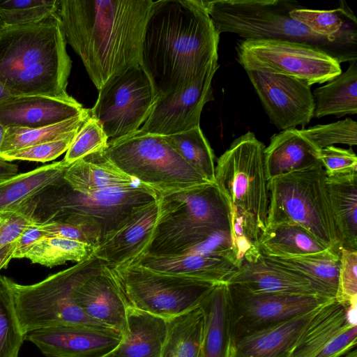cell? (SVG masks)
<instances>
[{
    "instance_id": "cell-1",
    "label": "cell",
    "mask_w": 357,
    "mask_h": 357,
    "mask_svg": "<svg viewBox=\"0 0 357 357\" xmlns=\"http://www.w3.org/2000/svg\"><path fill=\"white\" fill-rule=\"evenodd\" d=\"M219 38L203 0L153 1L140 65L158 98L188 86L218 61Z\"/></svg>"
},
{
    "instance_id": "cell-2",
    "label": "cell",
    "mask_w": 357,
    "mask_h": 357,
    "mask_svg": "<svg viewBox=\"0 0 357 357\" xmlns=\"http://www.w3.org/2000/svg\"><path fill=\"white\" fill-rule=\"evenodd\" d=\"M152 0H59L66 43L99 91L112 77L140 65Z\"/></svg>"
},
{
    "instance_id": "cell-3",
    "label": "cell",
    "mask_w": 357,
    "mask_h": 357,
    "mask_svg": "<svg viewBox=\"0 0 357 357\" xmlns=\"http://www.w3.org/2000/svg\"><path fill=\"white\" fill-rule=\"evenodd\" d=\"M158 201V220L141 254L208 253L234 260L231 206L215 182L160 194Z\"/></svg>"
},
{
    "instance_id": "cell-4",
    "label": "cell",
    "mask_w": 357,
    "mask_h": 357,
    "mask_svg": "<svg viewBox=\"0 0 357 357\" xmlns=\"http://www.w3.org/2000/svg\"><path fill=\"white\" fill-rule=\"evenodd\" d=\"M57 13L40 22L0 25V82L14 96L73 99L72 61Z\"/></svg>"
},
{
    "instance_id": "cell-5",
    "label": "cell",
    "mask_w": 357,
    "mask_h": 357,
    "mask_svg": "<svg viewBox=\"0 0 357 357\" xmlns=\"http://www.w3.org/2000/svg\"><path fill=\"white\" fill-rule=\"evenodd\" d=\"M215 29L232 33L244 40L278 39L316 47L340 63L357 60V27L337 36L314 33L294 20L289 12L303 8L289 0L203 1Z\"/></svg>"
},
{
    "instance_id": "cell-6",
    "label": "cell",
    "mask_w": 357,
    "mask_h": 357,
    "mask_svg": "<svg viewBox=\"0 0 357 357\" xmlns=\"http://www.w3.org/2000/svg\"><path fill=\"white\" fill-rule=\"evenodd\" d=\"M158 198L155 190L142 183L130 189L82 193L65 181L36 197L33 218L38 222L62 221L79 225L95 234L100 242L136 209Z\"/></svg>"
},
{
    "instance_id": "cell-7",
    "label": "cell",
    "mask_w": 357,
    "mask_h": 357,
    "mask_svg": "<svg viewBox=\"0 0 357 357\" xmlns=\"http://www.w3.org/2000/svg\"><path fill=\"white\" fill-rule=\"evenodd\" d=\"M104 264V261L93 255L32 284H21L3 276L11 294L22 331L26 334L34 330L63 324L102 326L84 313L75 303L74 294L86 280L100 271Z\"/></svg>"
},
{
    "instance_id": "cell-8",
    "label": "cell",
    "mask_w": 357,
    "mask_h": 357,
    "mask_svg": "<svg viewBox=\"0 0 357 357\" xmlns=\"http://www.w3.org/2000/svg\"><path fill=\"white\" fill-rule=\"evenodd\" d=\"M267 226L296 224L331 249L340 252L326 175L321 165L268 181Z\"/></svg>"
},
{
    "instance_id": "cell-9",
    "label": "cell",
    "mask_w": 357,
    "mask_h": 357,
    "mask_svg": "<svg viewBox=\"0 0 357 357\" xmlns=\"http://www.w3.org/2000/svg\"><path fill=\"white\" fill-rule=\"evenodd\" d=\"M103 153L116 167L158 195L210 183L165 140L140 129L108 140Z\"/></svg>"
},
{
    "instance_id": "cell-10",
    "label": "cell",
    "mask_w": 357,
    "mask_h": 357,
    "mask_svg": "<svg viewBox=\"0 0 357 357\" xmlns=\"http://www.w3.org/2000/svg\"><path fill=\"white\" fill-rule=\"evenodd\" d=\"M107 267L128 307L166 320L198 307L218 284L128 263Z\"/></svg>"
},
{
    "instance_id": "cell-11",
    "label": "cell",
    "mask_w": 357,
    "mask_h": 357,
    "mask_svg": "<svg viewBox=\"0 0 357 357\" xmlns=\"http://www.w3.org/2000/svg\"><path fill=\"white\" fill-rule=\"evenodd\" d=\"M264 148L249 131L233 141L215 167V183L229 204L251 216L261 232L266 228L269 204Z\"/></svg>"
},
{
    "instance_id": "cell-12",
    "label": "cell",
    "mask_w": 357,
    "mask_h": 357,
    "mask_svg": "<svg viewBox=\"0 0 357 357\" xmlns=\"http://www.w3.org/2000/svg\"><path fill=\"white\" fill-rule=\"evenodd\" d=\"M237 58L245 70L285 75L309 86L328 82L342 73L340 63L307 44L278 39L243 40Z\"/></svg>"
},
{
    "instance_id": "cell-13",
    "label": "cell",
    "mask_w": 357,
    "mask_h": 357,
    "mask_svg": "<svg viewBox=\"0 0 357 357\" xmlns=\"http://www.w3.org/2000/svg\"><path fill=\"white\" fill-rule=\"evenodd\" d=\"M157 100L150 78L138 65L114 75L102 86L90 115L109 139H116L139 130Z\"/></svg>"
},
{
    "instance_id": "cell-14",
    "label": "cell",
    "mask_w": 357,
    "mask_h": 357,
    "mask_svg": "<svg viewBox=\"0 0 357 357\" xmlns=\"http://www.w3.org/2000/svg\"><path fill=\"white\" fill-rule=\"evenodd\" d=\"M227 297L231 344L333 300L320 296L255 293L236 284H227Z\"/></svg>"
},
{
    "instance_id": "cell-15",
    "label": "cell",
    "mask_w": 357,
    "mask_h": 357,
    "mask_svg": "<svg viewBox=\"0 0 357 357\" xmlns=\"http://www.w3.org/2000/svg\"><path fill=\"white\" fill-rule=\"evenodd\" d=\"M271 122L284 130L305 127L313 118L310 86L285 75L245 70Z\"/></svg>"
},
{
    "instance_id": "cell-16",
    "label": "cell",
    "mask_w": 357,
    "mask_h": 357,
    "mask_svg": "<svg viewBox=\"0 0 357 357\" xmlns=\"http://www.w3.org/2000/svg\"><path fill=\"white\" fill-rule=\"evenodd\" d=\"M218 67V61H213L188 86L158 98L139 129L144 132L167 136L200 126L202 109L213 99L212 79Z\"/></svg>"
},
{
    "instance_id": "cell-17",
    "label": "cell",
    "mask_w": 357,
    "mask_h": 357,
    "mask_svg": "<svg viewBox=\"0 0 357 357\" xmlns=\"http://www.w3.org/2000/svg\"><path fill=\"white\" fill-rule=\"evenodd\" d=\"M47 357H101L113 351L121 333L109 328L85 324H63L27 333Z\"/></svg>"
},
{
    "instance_id": "cell-18",
    "label": "cell",
    "mask_w": 357,
    "mask_h": 357,
    "mask_svg": "<svg viewBox=\"0 0 357 357\" xmlns=\"http://www.w3.org/2000/svg\"><path fill=\"white\" fill-rule=\"evenodd\" d=\"M158 210V199L136 209L119 227L102 238L93 255L109 266L132 261L150 241Z\"/></svg>"
},
{
    "instance_id": "cell-19",
    "label": "cell",
    "mask_w": 357,
    "mask_h": 357,
    "mask_svg": "<svg viewBox=\"0 0 357 357\" xmlns=\"http://www.w3.org/2000/svg\"><path fill=\"white\" fill-rule=\"evenodd\" d=\"M324 305L241 337L231 344L230 357H291Z\"/></svg>"
},
{
    "instance_id": "cell-20",
    "label": "cell",
    "mask_w": 357,
    "mask_h": 357,
    "mask_svg": "<svg viewBox=\"0 0 357 357\" xmlns=\"http://www.w3.org/2000/svg\"><path fill=\"white\" fill-rule=\"evenodd\" d=\"M74 298L84 313L98 324L121 334L126 331L128 306L105 263L76 289Z\"/></svg>"
},
{
    "instance_id": "cell-21",
    "label": "cell",
    "mask_w": 357,
    "mask_h": 357,
    "mask_svg": "<svg viewBox=\"0 0 357 357\" xmlns=\"http://www.w3.org/2000/svg\"><path fill=\"white\" fill-rule=\"evenodd\" d=\"M85 109L75 98L14 96L0 104V122L6 128H39L79 116Z\"/></svg>"
},
{
    "instance_id": "cell-22",
    "label": "cell",
    "mask_w": 357,
    "mask_h": 357,
    "mask_svg": "<svg viewBox=\"0 0 357 357\" xmlns=\"http://www.w3.org/2000/svg\"><path fill=\"white\" fill-rule=\"evenodd\" d=\"M227 284H238L255 293L322 296L307 278L262 255L254 263L244 262Z\"/></svg>"
},
{
    "instance_id": "cell-23",
    "label": "cell",
    "mask_w": 357,
    "mask_h": 357,
    "mask_svg": "<svg viewBox=\"0 0 357 357\" xmlns=\"http://www.w3.org/2000/svg\"><path fill=\"white\" fill-rule=\"evenodd\" d=\"M128 264L142 266L155 271L193 278L215 284L227 283L238 270V268L227 258L212 254L197 252L175 255L141 254Z\"/></svg>"
},
{
    "instance_id": "cell-24",
    "label": "cell",
    "mask_w": 357,
    "mask_h": 357,
    "mask_svg": "<svg viewBox=\"0 0 357 357\" xmlns=\"http://www.w3.org/2000/svg\"><path fill=\"white\" fill-rule=\"evenodd\" d=\"M319 151L296 128L273 135L264 150V165L267 181L273 178L321 165Z\"/></svg>"
},
{
    "instance_id": "cell-25",
    "label": "cell",
    "mask_w": 357,
    "mask_h": 357,
    "mask_svg": "<svg viewBox=\"0 0 357 357\" xmlns=\"http://www.w3.org/2000/svg\"><path fill=\"white\" fill-rule=\"evenodd\" d=\"M68 165L62 160L0 182V216L17 211L47 190L63 183Z\"/></svg>"
},
{
    "instance_id": "cell-26",
    "label": "cell",
    "mask_w": 357,
    "mask_h": 357,
    "mask_svg": "<svg viewBox=\"0 0 357 357\" xmlns=\"http://www.w3.org/2000/svg\"><path fill=\"white\" fill-rule=\"evenodd\" d=\"M103 151L87 155L66 168L63 178L74 190L90 193L110 189H130L142 183L112 164Z\"/></svg>"
},
{
    "instance_id": "cell-27",
    "label": "cell",
    "mask_w": 357,
    "mask_h": 357,
    "mask_svg": "<svg viewBox=\"0 0 357 357\" xmlns=\"http://www.w3.org/2000/svg\"><path fill=\"white\" fill-rule=\"evenodd\" d=\"M127 326L113 351L116 357H160L167 336V321L128 307Z\"/></svg>"
},
{
    "instance_id": "cell-28",
    "label": "cell",
    "mask_w": 357,
    "mask_h": 357,
    "mask_svg": "<svg viewBox=\"0 0 357 357\" xmlns=\"http://www.w3.org/2000/svg\"><path fill=\"white\" fill-rule=\"evenodd\" d=\"M199 307L204 317L201 357H230L227 284H216Z\"/></svg>"
},
{
    "instance_id": "cell-29",
    "label": "cell",
    "mask_w": 357,
    "mask_h": 357,
    "mask_svg": "<svg viewBox=\"0 0 357 357\" xmlns=\"http://www.w3.org/2000/svg\"><path fill=\"white\" fill-rule=\"evenodd\" d=\"M326 188L340 246L357 250V173L326 176Z\"/></svg>"
},
{
    "instance_id": "cell-30",
    "label": "cell",
    "mask_w": 357,
    "mask_h": 357,
    "mask_svg": "<svg viewBox=\"0 0 357 357\" xmlns=\"http://www.w3.org/2000/svg\"><path fill=\"white\" fill-rule=\"evenodd\" d=\"M349 324H356V314L335 299L328 302L321 307L291 357H315Z\"/></svg>"
},
{
    "instance_id": "cell-31",
    "label": "cell",
    "mask_w": 357,
    "mask_h": 357,
    "mask_svg": "<svg viewBox=\"0 0 357 357\" xmlns=\"http://www.w3.org/2000/svg\"><path fill=\"white\" fill-rule=\"evenodd\" d=\"M262 255L294 257L320 253L330 249L304 227L291 223L267 226L259 239Z\"/></svg>"
},
{
    "instance_id": "cell-32",
    "label": "cell",
    "mask_w": 357,
    "mask_h": 357,
    "mask_svg": "<svg viewBox=\"0 0 357 357\" xmlns=\"http://www.w3.org/2000/svg\"><path fill=\"white\" fill-rule=\"evenodd\" d=\"M264 257L274 264L307 278L322 296L335 299L338 285L340 252L330 249L323 252L300 257Z\"/></svg>"
},
{
    "instance_id": "cell-33",
    "label": "cell",
    "mask_w": 357,
    "mask_h": 357,
    "mask_svg": "<svg viewBox=\"0 0 357 357\" xmlns=\"http://www.w3.org/2000/svg\"><path fill=\"white\" fill-rule=\"evenodd\" d=\"M347 70L315 89L313 117L342 116L357 112V60L349 62Z\"/></svg>"
},
{
    "instance_id": "cell-34",
    "label": "cell",
    "mask_w": 357,
    "mask_h": 357,
    "mask_svg": "<svg viewBox=\"0 0 357 357\" xmlns=\"http://www.w3.org/2000/svg\"><path fill=\"white\" fill-rule=\"evenodd\" d=\"M167 321L160 357H201L204 317L199 307Z\"/></svg>"
},
{
    "instance_id": "cell-35",
    "label": "cell",
    "mask_w": 357,
    "mask_h": 357,
    "mask_svg": "<svg viewBox=\"0 0 357 357\" xmlns=\"http://www.w3.org/2000/svg\"><path fill=\"white\" fill-rule=\"evenodd\" d=\"M89 116V109H86L79 116L53 125L33 128H6L0 153L75 135Z\"/></svg>"
},
{
    "instance_id": "cell-36",
    "label": "cell",
    "mask_w": 357,
    "mask_h": 357,
    "mask_svg": "<svg viewBox=\"0 0 357 357\" xmlns=\"http://www.w3.org/2000/svg\"><path fill=\"white\" fill-rule=\"evenodd\" d=\"M163 137L197 172L209 182H215V155L200 126Z\"/></svg>"
},
{
    "instance_id": "cell-37",
    "label": "cell",
    "mask_w": 357,
    "mask_h": 357,
    "mask_svg": "<svg viewBox=\"0 0 357 357\" xmlns=\"http://www.w3.org/2000/svg\"><path fill=\"white\" fill-rule=\"evenodd\" d=\"M94 247L77 241L45 237L38 241L25 255L32 263L54 267L67 261L77 263L90 258Z\"/></svg>"
},
{
    "instance_id": "cell-38",
    "label": "cell",
    "mask_w": 357,
    "mask_h": 357,
    "mask_svg": "<svg viewBox=\"0 0 357 357\" xmlns=\"http://www.w3.org/2000/svg\"><path fill=\"white\" fill-rule=\"evenodd\" d=\"M289 15L321 36H335L357 27V20L347 5L331 10L295 8Z\"/></svg>"
},
{
    "instance_id": "cell-39",
    "label": "cell",
    "mask_w": 357,
    "mask_h": 357,
    "mask_svg": "<svg viewBox=\"0 0 357 357\" xmlns=\"http://www.w3.org/2000/svg\"><path fill=\"white\" fill-rule=\"evenodd\" d=\"M231 236L238 269L244 262L254 263L261 256L259 239L261 231L255 220L243 211L231 205Z\"/></svg>"
},
{
    "instance_id": "cell-40",
    "label": "cell",
    "mask_w": 357,
    "mask_h": 357,
    "mask_svg": "<svg viewBox=\"0 0 357 357\" xmlns=\"http://www.w3.org/2000/svg\"><path fill=\"white\" fill-rule=\"evenodd\" d=\"M25 335L11 294L0 275V357H18Z\"/></svg>"
},
{
    "instance_id": "cell-41",
    "label": "cell",
    "mask_w": 357,
    "mask_h": 357,
    "mask_svg": "<svg viewBox=\"0 0 357 357\" xmlns=\"http://www.w3.org/2000/svg\"><path fill=\"white\" fill-rule=\"evenodd\" d=\"M59 0H0V25L34 23L57 13Z\"/></svg>"
},
{
    "instance_id": "cell-42",
    "label": "cell",
    "mask_w": 357,
    "mask_h": 357,
    "mask_svg": "<svg viewBox=\"0 0 357 357\" xmlns=\"http://www.w3.org/2000/svg\"><path fill=\"white\" fill-rule=\"evenodd\" d=\"M299 132L318 150L335 144L349 146L357 144V123L350 118L328 124L302 128Z\"/></svg>"
},
{
    "instance_id": "cell-43",
    "label": "cell",
    "mask_w": 357,
    "mask_h": 357,
    "mask_svg": "<svg viewBox=\"0 0 357 357\" xmlns=\"http://www.w3.org/2000/svg\"><path fill=\"white\" fill-rule=\"evenodd\" d=\"M108 140L100 124L90 115L77 132L63 160L70 165L87 155L104 150Z\"/></svg>"
},
{
    "instance_id": "cell-44",
    "label": "cell",
    "mask_w": 357,
    "mask_h": 357,
    "mask_svg": "<svg viewBox=\"0 0 357 357\" xmlns=\"http://www.w3.org/2000/svg\"><path fill=\"white\" fill-rule=\"evenodd\" d=\"M340 269L335 301L349 307L357 301V250L340 248Z\"/></svg>"
},
{
    "instance_id": "cell-45",
    "label": "cell",
    "mask_w": 357,
    "mask_h": 357,
    "mask_svg": "<svg viewBox=\"0 0 357 357\" xmlns=\"http://www.w3.org/2000/svg\"><path fill=\"white\" fill-rule=\"evenodd\" d=\"M76 135L69 137L45 142L17 150L0 153V158L11 162L28 160L45 162L53 160L66 152Z\"/></svg>"
},
{
    "instance_id": "cell-46",
    "label": "cell",
    "mask_w": 357,
    "mask_h": 357,
    "mask_svg": "<svg viewBox=\"0 0 357 357\" xmlns=\"http://www.w3.org/2000/svg\"><path fill=\"white\" fill-rule=\"evenodd\" d=\"M37 202L36 198L26 203L17 211L0 216V250L15 243L23 230L35 221L33 218Z\"/></svg>"
},
{
    "instance_id": "cell-47",
    "label": "cell",
    "mask_w": 357,
    "mask_h": 357,
    "mask_svg": "<svg viewBox=\"0 0 357 357\" xmlns=\"http://www.w3.org/2000/svg\"><path fill=\"white\" fill-rule=\"evenodd\" d=\"M319 159L327 177L357 173V157L351 149L327 146L319 150Z\"/></svg>"
},
{
    "instance_id": "cell-48",
    "label": "cell",
    "mask_w": 357,
    "mask_h": 357,
    "mask_svg": "<svg viewBox=\"0 0 357 357\" xmlns=\"http://www.w3.org/2000/svg\"><path fill=\"white\" fill-rule=\"evenodd\" d=\"M40 227L46 237H56L84 242L96 246L98 238L89 230L77 225L62 221L39 222Z\"/></svg>"
},
{
    "instance_id": "cell-49",
    "label": "cell",
    "mask_w": 357,
    "mask_h": 357,
    "mask_svg": "<svg viewBox=\"0 0 357 357\" xmlns=\"http://www.w3.org/2000/svg\"><path fill=\"white\" fill-rule=\"evenodd\" d=\"M356 344L357 324H349L315 357H340L356 348Z\"/></svg>"
},
{
    "instance_id": "cell-50",
    "label": "cell",
    "mask_w": 357,
    "mask_h": 357,
    "mask_svg": "<svg viewBox=\"0 0 357 357\" xmlns=\"http://www.w3.org/2000/svg\"><path fill=\"white\" fill-rule=\"evenodd\" d=\"M46 237L39 222L36 220L28 225L15 241L16 246L13 255L14 258H24L26 252L40 240Z\"/></svg>"
},
{
    "instance_id": "cell-51",
    "label": "cell",
    "mask_w": 357,
    "mask_h": 357,
    "mask_svg": "<svg viewBox=\"0 0 357 357\" xmlns=\"http://www.w3.org/2000/svg\"><path fill=\"white\" fill-rule=\"evenodd\" d=\"M18 174V166L0 158V182Z\"/></svg>"
},
{
    "instance_id": "cell-52",
    "label": "cell",
    "mask_w": 357,
    "mask_h": 357,
    "mask_svg": "<svg viewBox=\"0 0 357 357\" xmlns=\"http://www.w3.org/2000/svg\"><path fill=\"white\" fill-rule=\"evenodd\" d=\"M16 243H13L0 250V270L6 267L10 261L13 259Z\"/></svg>"
},
{
    "instance_id": "cell-53",
    "label": "cell",
    "mask_w": 357,
    "mask_h": 357,
    "mask_svg": "<svg viewBox=\"0 0 357 357\" xmlns=\"http://www.w3.org/2000/svg\"><path fill=\"white\" fill-rule=\"evenodd\" d=\"M12 97V93L0 82V104Z\"/></svg>"
},
{
    "instance_id": "cell-54",
    "label": "cell",
    "mask_w": 357,
    "mask_h": 357,
    "mask_svg": "<svg viewBox=\"0 0 357 357\" xmlns=\"http://www.w3.org/2000/svg\"><path fill=\"white\" fill-rule=\"evenodd\" d=\"M6 128L4 127L1 123L0 122V149L2 145L5 135H6Z\"/></svg>"
},
{
    "instance_id": "cell-55",
    "label": "cell",
    "mask_w": 357,
    "mask_h": 357,
    "mask_svg": "<svg viewBox=\"0 0 357 357\" xmlns=\"http://www.w3.org/2000/svg\"><path fill=\"white\" fill-rule=\"evenodd\" d=\"M344 357H357V350L356 349H354V350H351L347 354H346V356Z\"/></svg>"
},
{
    "instance_id": "cell-56",
    "label": "cell",
    "mask_w": 357,
    "mask_h": 357,
    "mask_svg": "<svg viewBox=\"0 0 357 357\" xmlns=\"http://www.w3.org/2000/svg\"><path fill=\"white\" fill-rule=\"evenodd\" d=\"M101 357H116V356H115V355L114 354V352H113V351H112V352H110V353H109V354H106V355H105V356H101Z\"/></svg>"
},
{
    "instance_id": "cell-57",
    "label": "cell",
    "mask_w": 357,
    "mask_h": 357,
    "mask_svg": "<svg viewBox=\"0 0 357 357\" xmlns=\"http://www.w3.org/2000/svg\"><path fill=\"white\" fill-rule=\"evenodd\" d=\"M1 218L0 217V224H1Z\"/></svg>"
}]
</instances>
